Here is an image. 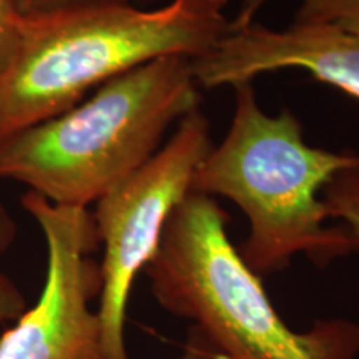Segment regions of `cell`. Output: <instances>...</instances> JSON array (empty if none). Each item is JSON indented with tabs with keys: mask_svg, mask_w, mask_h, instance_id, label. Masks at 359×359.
Returning <instances> with one entry per match:
<instances>
[{
	"mask_svg": "<svg viewBox=\"0 0 359 359\" xmlns=\"http://www.w3.org/2000/svg\"><path fill=\"white\" fill-rule=\"evenodd\" d=\"M358 155L309 147L290 110L268 115L251 82L238 83L230 130L198 165L191 191L224 196L246 215L250 235L238 251L258 276L288 268L296 255L325 266L359 251L348 226L326 224L318 196Z\"/></svg>",
	"mask_w": 359,
	"mask_h": 359,
	"instance_id": "cell-1",
	"label": "cell"
},
{
	"mask_svg": "<svg viewBox=\"0 0 359 359\" xmlns=\"http://www.w3.org/2000/svg\"><path fill=\"white\" fill-rule=\"evenodd\" d=\"M200 109L190 57L167 55L116 75L87 102L0 140V178L53 205L87 208L160 150L172 123Z\"/></svg>",
	"mask_w": 359,
	"mask_h": 359,
	"instance_id": "cell-2",
	"label": "cell"
},
{
	"mask_svg": "<svg viewBox=\"0 0 359 359\" xmlns=\"http://www.w3.org/2000/svg\"><path fill=\"white\" fill-rule=\"evenodd\" d=\"M228 0H170L24 15L22 43L0 80V140L70 110L92 88L158 57L203 55L230 30Z\"/></svg>",
	"mask_w": 359,
	"mask_h": 359,
	"instance_id": "cell-3",
	"label": "cell"
},
{
	"mask_svg": "<svg viewBox=\"0 0 359 359\" xmlns=\"http://www.w3.org/2000/svg\"><path fill=\"white\" fill-rule=\"evenodd\" d=\"M226 224L205 193L190 191L173 210L143 269L160 306L198 327L226 359H358L356 321L320 318L304 331L286 325Z\"/></svg>",
	"mask_w": 359,
	"mask_h": 359,
	"instance_id": "cell-4",
	"label": "cell"
},
{
	"mask_svg": "<svg viewBox=\"0 0 359 359\" xmlns=\"http://www.w3.org/2000/svg\"><path fill=\"white\" fill-rule=\"evenodd\" d=\"M212 148L208 118L193 110L142 168L97 201L92 215L103 246L97 308L103 359H128L125 320L133 281L154 258L167 219L191 191L193 175Z\"/></svg>",
	"mask_w": 359,
	"mask_h": 359,
	"instance_id": "cell-5",
	"label": "cell"
},
{
	"mask_svg": "<svg viewBox=\"0 0 359 359\" xmlns=\"http://www.w3.org/2000/svg\"><path fill=\"white\" fill-rule=\"evenodd\" d=\"M24 208L47 243V275L39 299L0 336V359H103L102 326L93 299L100 296L97 224L87 208L53 205L29 191Z\"/></svg>",
	"mask_w": 359,
	"mask_h": 359,
	"instance_id": "cell-6",
	"label": "cell"
},
{
	"mask_svg": "<svg viewBox=\"0 0 359 359\" xmlns=\"http://www.w3.org/2000/svg\"><path fill=\"white\" fill-rule=\"evenodd\" d=\"M190 65L198 87L208 90L296 67L359 100V35L327 22H293L273 30L253 20L190 58Z\"/></svg>",
	"mask_w": 359,
	"mask_h": 359,
	"instance_id": "cell-7",
	"label": "cell"
},
{
	"mask_svg": "<svg viewBox=\"0 0 359 359\" xmlns=\"http://www.w3.org/2000/svg\"><path fill=\"white\" fill-rule=\"evenodd\" d=\"M321 193L330 218L339 219L359 240V155L354 163L339 170Z\"/></svg>",
	"mask_w": 359,
	"mask_h": 359,
	"instance_id": "cell-8",
	"label": "cell"
},
{
	"mask_svg": "<svg viewBox=\"0 0 359 359\" xmlns=\"http://www.w3.org/2000/svg\"><path fill=\"white\" fill-rule=\"evenodd\" d=\"M294 22H327L359 35V0H302Z\"/></svg>",
	"mask_w": 359,
	"mask_h": 359,
	"instance_id": "cell-9",
	"label": "cell"
},
{
	"mask_svg": "<svg viewBox=\"0 0 359 359\" xmlns=\"http://www.w3.org/2000/svg\"><path fill=\"white\" fill-rule=\"evenodd\" d=\"M15 238V223L0 205V253L12 245ZM27 311V302L22 291L11 278L0 271V326L17 321Z\"/></svg>",
	"mask_w": 359,
	"mask_h": 359,
	"instance_id": "cell-10",
	"label": "cell"
},
{
	"mask_svg": "<svg viewBox=\"0 0 359 359\" xmlns=\"http://www.w3.org/2000/svg\"><path fill=\"white\" fill-rule=\"evenodd\" d=\"M24 15L13 0H0V80L12 69L22 43Z\"/></svg>",
	"mask_w": 359,
	"mask_h": 359,
	"instance_id": "cell-11",
	"label": "cell"
},
{
	"mask_svg": "<svg viewBox=\"0 0 359 359\" xmlns=\"http://www.w3.org/2000/svg\"><path fill=\"white\" fill-rule=\"evenodd\" d=\"M13 2H15L22 15L34 17L90 7L125 6V4H130V0H13Z\"/></svg>",
	"mask_w": 359,
	"mask_h": 359,
	"instance_id": "cell-12",
	"label": "cell"
},
{
	"mask_svg": "<svg viewBox=\"0 0 359 359\" xmlns=\"http://www.w3.org/2000/svg\"><path fill=\"white\" fill-rule=\"evenodd\" d=\"M178 359H226L217 348L213 346L212 341L201 333L198 327H188L187 341L183 344V351Z\"/></svg>",
	"mask_w": 359,
	"mask_h": 359,
	"instance_id": "cell-13",
	"label": "cell"
},
{
	"mask_svg": "<svg viewBox=\"0 0 359 359\" xmlns=\"http://www.w3.org/2000/svg\"><path fill=\"white\" fill-rule=\"evenodd\" d=\"M268 2L269 0H241L235 19L230 22V30H238L241 27L251 24L255 20V17H257V13Z\"/></svg>",
	"mask_w": 359,
	"mask_h": 359,
	"instance_id": "cell-14",
	"label": "cell"
}]
</instances>
